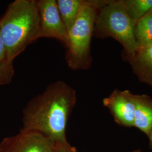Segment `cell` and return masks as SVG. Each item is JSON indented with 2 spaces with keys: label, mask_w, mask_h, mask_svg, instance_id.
Segmentation results:
<instances>
[{
  "label": "cell",
  "mask_w": 152,
  "mask_h": 152,
  "mask_svg": "<svg viewBox=\"0 0 152 152\" xmlns=\"http://www.w3.org/2000/svg\"><path fill=\"white\" fill-rule=\"evenodd\" d=\"M132 152H143V151H141L140 149H136V150H135V151H132Z\"/></svg>",
  "instance_id": "17"
},
{
  "label": "cell",
  "mask_w": 152,
  "mask_h": 152,
  "mask_svg": "<svg viewBox=\"0 0 152 152\" xmlns=\"http://www.w3.org/2000/svg\"><path fill=\"white\" fill-rule=\"evenodd\" d=\"M99 10L94 34L99 38H114L123 46L130 58L134 55L138 50L136 23L127 14L123 1H107Z\"/></svg>",
  "instance_id": "4"
},
{
  "label": "cell",
  "mask_w": 152,
  "mask_h": 152,
  "mask_svg": "<svg viewBox=\"0 0 152 152\" xmlns=\"http://www.w3.org/2000/svg\"><path fill=\"white\" fill-rule=\"evenodd\" d=\"M6 59V52L5 47L0 34V63L4 61Z\"/></svg>",
  "instance_id": "15"
},
{
  "label": "cell",
  "mask_w": 152,
  "mask_h": 152,
  "mask_svg": "<svg viewBox=\"0 0 152 152\" xmlns=\"http://www.w3.org/2000/svg\"><path fill=\"white\" fill-rule=\"evenodd\" d=\"M135 34L138 49L152 45V10L136 22Z\"/></svg>",
  "instance_id": "11"
},
{
  "label": "cell",
  "mask_w": 152,
  "mask_h": 152,
  "mask_svg": "<svg viewBox=\"0 0 152 152\" xmlns=\"http://www.w3.org/2000/svg\"><path fill=\"white\" fill-rule=\"evenodd\" d=\"M134 127L147 136L152 129V99L147 95H135Z\"/></svg>",
  "instance_id": "8"
},
{
  "label": "cell",
  "mask_w": 152,
  "mask_h": 152,
  "mask_svg": "<svg viewBox=\"0 0 152 152\" xmlns=\"http://www.w3.org/2000/svg\"><path fill=\"white\" fill-rule=\"evenodd\" d=\"M104 105L108 108L115 122L126 127H134L135 109V95L129 90H114L103 100Z\"/></svg>",
  "instance_id": "7"
},
{
  "label": "cell",
  "mask_w": 152,
  "mask_h": 152,
  "mask_svg": "<svg viewBox=\"0 0 152 152\" xmlns=\"http://www.w3.org/2000/svg\"><path fill=\"white\" fill-rule=\"evenodd\" d=\"M148 138H149V148L152 149V129L149 135L148 136Z\"/></svg>",
  "instance_id": "16"
},
{
  "label": "cell",
  "mask_w": 152,
  "mask_h": 152,
  "mask_svg": "<svg viewBox=\"0 0 152 152\" xmlns=\"http://www.w3.org/2000/svg\"><path fill=\"white\" fill-rule=\"evenodd\" d=\"M103 1H85L73 27L68 32L65 60L71 69H86L91 63L90 47L98 10Z\"/></svg>",
  "instance_id": "3"
},
{
  "label": "cell",
  "mask_w": 152,
  "mask_h": 152,
  "mask_svg": "<svg viewBox=\"0 0 152 152\" xmlns=\"http://www.w3.org/2000/svg\"><path fill=\"white\" fill-rule=\"evenodd\" d=\"M39 22L38 39L54 38L65 46L68 45V32L58 10L56 0L36 1Z\"/></svg>",
  "instance_id": "5"
},
{
  "label": "cell",
  "mask_w": 152,
  "mask_h": 152,
  "mask_svg": "<svg viewBox=\"0 0 152 152\" xmlns=\"http://www.w3.org/2000/svg\"><path fill=\"white\" fill-rule=\"evenodd\" d=\"M39 14L36 1L16 0L0 19V34L5 47L6 59H14L38 39Z\"/></svg>",
  "instance_id": "2"
},
{
  "label": "cell",
  "mask_w": 152,
  "mask_h": 152,
  "mask_svg": "<svg viewBox=\"0 0 152 152\" xmlns=\"http://www.w3.org/2000/svg\"><path fill=\"white\" fill-rule=\"evenodd\" d=\"M83 0H57L56 3L61 18L68 32L76 22L82 6Z\"/></svg>",
  "instance_id": "10"
},
{
  "label": "cell",
  "mask_w": 152,
  "mask_h": 152,
  "mask_svg": "<svg viewBox=\"0 0 152 152\" xmlns=\"http://www.w3.org/2000/svg\"><path fill=\"white\" fill-rule=\"evenodd\" d=\"M56 142L34 131L22 129L15 136L5 139L0 152H53Z\"/></svg>",
  "instance_id": "6"
},
{
  "label": "cell",
  "mask_w": 152,
  "mask_h": 152,
  "mask_svg": "<svg viewBox=\"0 0 152 152\" xmlns=\"http://www.w3.org/2000/svg\"><path fill=\"white\" fill-rule=\"evenodd\" d=\"M14 74L12 62L6 60L0 63V85L8 84Z\"/></svg>",
  "instance_id": "13"
},
{
  "label": "cell",
  "mask_w": 152,
  "mask_h": 152,
  "mask_svg": "<svg viewBox=\"0 0 152 152\" xmlns=\"http://www.w3.org/2000/svg\"><path fill=\"white\" fill-rule=\"evenodd\" d=\"M123 3L127 14L135 23L152 10V0H124Z\"/></svg>",
  "instance_id": "12"
},
{
  "label": "cell",
  "mask_w": 152,
  "mask_h": 152,
  "mask_svg": "<svg viewBox=\"0 0 152 152\" xmlns=\"http://www.w3.org/2000/svg\"><path fill=\"white\" fill-rule=\"evenodd\" d=\"M130 59L139 79L152 86V45L138 49Z\"/></svg>",
  "instance_id": "9"
},
{
  "label": "cell",
  "mask_w": 152,
  "mask_h": 152,
  "mask_svg": "<svg viewBox=\"0 0 152 152\" xmlns=\"http://www.w3.org/2000/svg\"><path fill=\"white\" fill-rule=\"evenodd\" d=\"M53 152H77L76 148L72 147L68 141L56 143Z\"/></svg>",
  "instance_id": "14"
},
{
  "label": "cell",
  "mask_w": 152,
  "mask_h": 152,
  "mask_svg": "<svg viewBox=\"0 0 152 152\" xmlns=\"http://www.w3.org/2000/svg\"><path fill=\"white\" fill-rule=\"evenodd\" d=\"M76 103L74 88L64 82H54L26 105L22 129L38 132L56 143L67 141L66 125Z\"/></svg>",
  "instance_id": "1"
}]
</instances>
